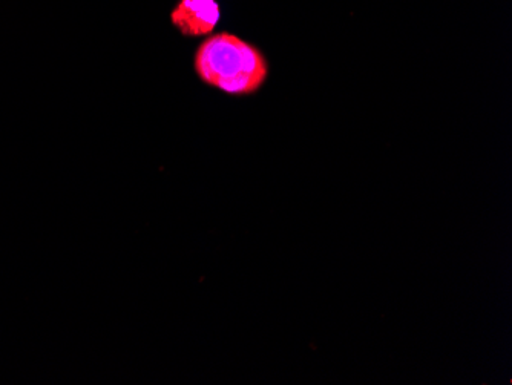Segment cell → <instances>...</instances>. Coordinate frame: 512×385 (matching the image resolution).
I'll return each instance as SVG.
<instances>
[{
    "label": "cell",
    "mask_w": 512,
    "mask_h": 385,
    "mask_svg": "<svg viewBox=\"0 0 512 385\" xmlns=\"http://www.w3.org/2000/svg\"><path fill=\"white\" fill-rule=\"evenodd\" d=\"M220 19L217 0H180L171 13L172 25L186 37L209 36Z\"/></svg>",
    "instance_id": "cell-2"
},
{
    "label": "cell",
    "mask_w": 512,
    "mask_h": 385,
    "mask_svg": "<svg viewBox=\"0 0 512 385\" xmlns=\"http://www.w3.org/2000/svg\"><path fill=\"white\" fill-rule=\"evenodd\" d=\"M194 70L201 82L232 96L263 88L269 63L255 45L230 33L207 36L195 51Z\"/></svg>",
    "instance_id": "cell-1"
}]
</instances>
